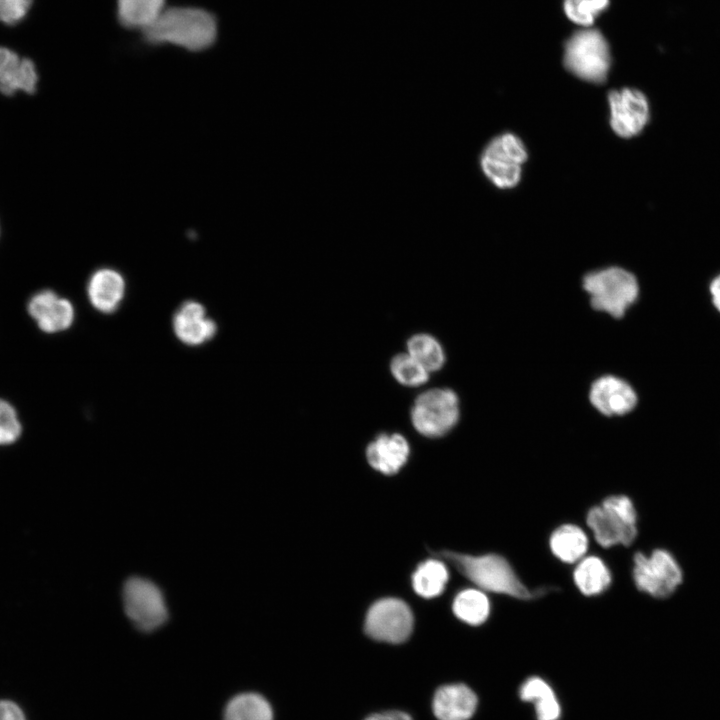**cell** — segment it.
<instances>
[{
	"label": "cell",
	"instance_id": "277c9868",
	"mask_svg": "<svg viewBox=\"0 0 720 720\" xmlns=\"http://www.w3.org/2000/svg\"><path fill=\"white\" fill-rule=\"evenodd\" d=\"M528 160V150L523 140L513 132H503L493 137L482 149L480 169L496 188L510 190L521 181L523 165Z\"/></svg>",
	"mask_w": 720,
	"mask_h": 720
},
{
	"label": "cell",
	"instance_id": "7c38bea8",
	"mask_svg": "<svg viewBox=\"0 0 720 720\" xmlns=\"http://www.w3.org/2000/svg\"><path fill=\"white\" fill-rule=\"evenodd\" d=\"M27 311L38 327L46 333L64 331L74 320L71 302L50 289L34 293L27 302Z\"/></svg>",
	"mask_w": 720,
	"mask_h": 720
},
{
	"label": "cell",
	"instance_id": "9a60e30c",
	"mask_svg": "<svg viewBox=\"0 0 720 720\" xmlns=\"http://www.w3.org/2000/svg\"><path fill=\"white\" fill-rule=\"evenodd\" d=\"M409 454V444L399 433L380 434L366 448L369 465L387 475L397 473L407 462Z\"/></svg>",
	"mask_w": 720,
	"mask_h": 720
},
{
	"label": "cell",
	"instance_id": "f546056e",
	"mask_svg": "<svg viewBox=\"0 0 720 720\" xmlns=\"http://www.w3.org/2000/svg\"><path fill=\"white\" fill-rule=\"evenodd\" d=\"M34 0H0V23L15 26L21 23L33 6Z\"/></svg>",
	"mask_w": 720,
	"mask_h": 720
},
{
	"label": "cell",
	"instance_id": "8fae6325",
	"mask_svg": "<svg viewBox=\"0 0 720 720\" xmlns=\"http://www.w3.org/2000/svg\"><path fill=\"white\" fill-rule=\"evenodd\" d=\"M364 628L374 640L401 643L411 634L413 615L409 606L396 598H384L375 602L367 612Z\"/></svg>",
	"mask_w": 720,
	"mask_h": 720
},
{
	"label": "cell",
	"instance_id": "4dcf8cb0",
	"mask_svg": "<svg viewBox=\"0 0 720 720\" xmlns=\"http://www.w3.org/2000/svg\"><path fill=\"white\" fill-rule=\"evenodd\" d=\"M0 720H25V717L17 704L8 700H1Z\"/></svg>",
	"mask_w": 720,
	"mask_h": 720
},
{
	"label": "cell",
	"instance_id": "4316f807",
	"mask_svg": "<svg viewBox=\"0 0 720 720\" xmlns=\"http://www.w3.org/2000/svg\"><path fill=\"white\" fill-rule=\"evenodd\" d=\"M393 377L402 385L416 387L429 380V372L409 353L395 355L390 362Z\"/></svg>",
	"mask_w": 720,
	"mask_h": 720
},
{
	"label": "cell",
	"instance_id": "7402d4cb",
	"mask_svg": "<svg viewBox=\"0 0 720 720\" xmlns=\"http://www.w3.org/2000/svg\"><path fill=\"white\" fill-rule=\"evenodd\" d=\"M578 590L585 596L603 593L611 584V573L604 561L597 556L582 559L573 572Z\"/></svg>",
	"mask_w": 720,
	"mask_h": 720
},
{
	"label": "cell",
	"instance_id": "d4e9b609",
	"mask_svg": "<svg viewBox=\"0 0 720 720\" xmlns=\"http://www.w3.org/2000/svg\"><path fill=\"white\" fill-rule=\"evenodd\" d=\"M454 615L469 625H481L489 617L490 601L485 593L478 589H464L452 603Z\"/></svg>",
	"mask_w": 720,
	"mask_h": 720
},
{
	"label": "cell",
	"instance_id": "d6986e66",
	"mask_svg": "<svg viewBox=\"0 0 720 720\" xmlns=\"http://www.w3.org/2000/svg\"><path fill=\"white\" fill-rule=\"evenodd\" d=\"M166 0H116L119 23L128 29L143 32L150 27L166 8Z\"/></svg>",
	"mask_w": 720,
	"mask_h": 720
},
{
	"label": "cell",
	"instance_id": "ac0fdd59",
	"mask_svg": "<svg viewBox=\"0 0 720 720\" xmlns=\"http://www.w3.org/2000/svg\"><path fill=\"white\" fill-rule=\"evenodd\" d=\"M87 292L91 304L98 311L110 313L116 310L124 296L125 281L118 271L102 268L91 275Z\"/></svg>",
	"mask_w": 720,
	"mask_h": 720
},
{
	"label": "cell",
	"instance_id": "1f68e13d",
	"mask_svg": "<svg viewBox=\"0 0 720 720\" xmlns=\"http://www.w3.org/2000/svg\"><path fill=\"white\" fill-rule=\"evenodd\" d=\"M365 720H412L410 715L401 711H387L368 716Z\"/></svg>",
	"mask_w": 720,
	"mask_h": 720
},
{
	"label": "cell",
	"instance_id": "6da1fadb",
	"mask_svg": "<svg viewBox=\"0 0 720 720\" xmlns=\"http://www.w3.org/2000/svg\"><path fill=\"white\" fill-rule=\"evenodd\" d=\"M441 560L454 566L465 578L484 591L520 600H533L549 593L552 588H528L508 560L496 553L463 554L451 550L434 552Z\"/></svg>",
	"mask_w": 720,
	"mask_h": 720
},
{
	"label": "cell",
	"instance_id": "ffe728a7",
	"mask_svg": "<svg viewBox=\"0 0 720 720\" xmlns=\"http://www.w3.org/2000/svg\"><path fill=\"white\" fill-rule=\"evenodd\" d=\"M521 700L534 705L537 720H558L561 714L559 701L551 686L542 678H528L520 687Z\"/></svg>",
	"mask_w": 720,
	"mask_h": 720
},
{
	"label": "cell",
	"instance_id": "8992f818",
	"mask_svg": "<svg viewBox=\"0 0 720 720\" xmlns=\"http://www.w3.org/2000/svg\"><path fill=\"white\" fill-rule=\"evenodd\" d=\"M564 66L577 78L594 84L606 81L611 65L608 43L596 29H583L566 42Z\"/></svg>",
	"mask_w": 720,
	"mask_h": 720
},
{
	"label": "cell",
	"instance_id": "9c48e42d",
	"mask_svg": "<svg viewBox=\"0 0 720 720\" xmlns=\"http://www.w3.org/2000/svg\"><path fill=\"white\" fill-rule=\"evenodd\" d=\"M633 580L638 590L655 598L670 596L682 582V571L676 559L664 549L650 556L637 552L633 558Z\"/></svg>",
	"mask_w": 720,
	"mask_h": 720
},
{
	"label": "cell",
	"instance_id": "e0dca14e",
	"mask_svg": "<svg viewBox=\"0 0 720 720\" xmlns=\"http://www.w3.org/2000/svg\"><path fill=\"white\" fill-rule=\"evenodd\" d=\"M176 336L188 345H200L213 338L217 332L216 323L205 317L204 307L194 301L185 302L176 312L173 320Z\"/></svg>",
	"mask_w": 720,
	"mask_h": 720
},
{
	"label": "cell",
	"instance_id": "484cf974",
	"mask_svg": "<svg viewBox=\"0 0 720 720\" xmlns=\"http://www.w3.org/2000/svg\"><path fill=\"white\" fill-rule=\"evenodd\" d=\"M408 353L429 373L440 370L445 363V353L440 342L432 335L419 333L407 341Z\"/></svg>",
	"mask_w": 720,
	"mask_h": 720
},
{
	"label": "cell",
	"instance_id": "4fadbf2b",
	"mask_svg": "<svg viewBox=\"0 0 720 720\" xmlns=\"http://www.w3.org/2000/svg\"><path fill=\"white\" fill-rule=\"evenodd\" d=\"M589 400L601 414L621 416L635 408L638 398L628 382L616 376L605 375L592 383Z\"/></svg>",
	"mask_w": 720,
	"mask_h": 720
},
{
	"label": "cell",
	"instance_id": "30bf717a",
	"mask_svg": "<svg viewBox=\"0 0 720 720\" xmlns=\"http://www.w3.org/2000/svg\"><path fill=\"white\" fill-rule=\"evenodd\" d=\"M609 125L611 130L624 139L638 136L650 119L647 96L636 88L623 87L611 90L607 95Z\"/></svg>",
	"mask_w": 720,
	"mask_h": 720
},
{
	"label": "cell",
	"instance_id": "5bb4252c",
	"mask_svg": "<svg viewBox=\"0 0 720 720\" xmlns=\"http://www.w3.org/2000/svg\"><path fill=\"white\" fill-rule=\"evenodd\" d=\"M38 73L34 62L14 50L0 46V92L11 96L18 91L35 93Z\"/></svg>",
	"mask_w": 720,
	"mask_h": 720
},
{
	"label": "cell",
	"instance_id": "d6a6232c",
	"mask_svg": "<svg viewBox=\"0 0 720 720\" xmlns=\"http://www.w3.org/2000/svg\"><path fill=\"white\" fill-rule=\"evenodd\" d=\"M710 292L714 306L720 312V275L713 279L710 285Z\"/></svg>",
	"mask_w": 720,
	"mask_h": 720
},
{
	"label": "cell",
	"instance_id": "7a4b0ae2",
	"mask_svg": "<svg viewBox=\"0 0 720 720\" xmlns=\"http://www.w3.org/2000/svg\"><path fill=\"white\" fill-rule=\"evenodd\" d=\"M217 21L209 11L197 7H166L143 37L154 45L171 44L190 52L211 47L217 38Z\"/></svg>",
	"mask_w": 720,
	"mask_h": 720
},
{
	"label": "cell",
	"instance_id": "44dd1931",
	"mask_svg": "<svg viewBox=\"0 0 720 720\" xmlns=\"http://www.w3.org/2000/svg\"><path fill=\"white\" fill-rule=\"evenodd\" d=\"M549 546L553 555L559 560L565 563H574L586 553L588 538L580 527L564 524L553 531Z\"/></svg>",
	"mask_w": 720,
	"mask_h": 720
},
{
	"label": "cell",
	"instance_id": "603a6c76",
	"mask_svg": "<svg viewBox=\"0 0 720 720\" xmlns=\"http://www.w3.org/2000/svg\"><path fill=\"white\" fill-rule=\"evenodd\" d=\"M449 580L447 566L440 558L428 559L417 566L412 574V587L423 598L439 596Z\"/></svg>",
	"mask_w": 720,
	"mask_h": 720
},
{
	"label": "cell",
	"instance_id": "5b68a950",
	"mask_svg": "<svg viewBox=\"0 0 720 720\" xmlns=\"http://www.w3.org/2000/svg\"><path fill=\"white\" fill-rule=\"evenodd\" d=\"M586 522L597 543L605 548L629 546L637 537V513L632 500L612 495L587 513Z\"/></svg>",
	"mask_w": 720,
	"mask_h": 720
},
{
	"label": "cell",
	"instance_id": "83f0119b",
	"mask_svg": "<svg viewBox=\"0 0 720 720\" xmlns=\"http://www.w3.org/2000/svg\"><path fill=\"white\" fill-rule=\"evenodd\" d=\"M608 4L609 0H564L563 7L572 22L589 26Z\"/></svg>",
	"mask_w": 720,
	"mask_h": 720
},
{
	"label": "cell",
	"instance_id": "2e32d148",
	"mask_svg": "<svg viewBox=\"0 0 720 720\" xmlns=\"http://www.w3.org/2000/svg\"><path fill=\"white\" fill-rule=\"evenodd\" d=\"M478 699L464 684H449L437 689L433 712L438 720H469L476 711Z\"/></svg>",
	"mask_w": 720,
	"mask_h": 720
},
{
	"label": "cell",
	"instance_id": "f1b7e54d",
	"mask_svg": "<svg viewBox=\"0 0 720 720\" xmlns=\"http://www.w3.org/2000/svg\"><path fill=\"white\" fill-rule=\"evenodd\" d=\"M22 425L14 406L0 399V445H9L18 440Z\"/></svg>",
	"mask_w": 720,
	"mask_h": 720
},
{
	"label": "cell",
	"instance_id": "cb8c5ba5",
	"mask_svg": "<svg viewBox=\"0 0 720 720\" xmlns=\"http://www.w3.org/2000/svg\"><path fill=\"white\" fill-rule=\"evenodd\" d=\"M223 720H273V710L262 695L244 692L227 702Z\"/></svg>",
	"mask_w": 720,
	"mask_h": 720
},
{
	"label": "cell",
	"instance_id": "3957f363",
	"mask_svg": "<svg viewBox=\"0 0 720 720\" xmlns=\"http://www.w3.org/2000/svg\"><path fill=\"white\" fill-rule=\"evenodd\" d=\"M583 288L589 294L591 306L595 310L606 312L614 318L623 317L639 295L636 277L617 266L587 273L583 278Z\"/></svg>",
	"mask_w": 720,
	"mask_h": 720
},
{
	"label": "cell",
	"instance_id": "52a82bcc",
	"mask_svg": "<svg viewBox=\"0 0 720 720\" xmlns=\"http://www.w3.org/2000/svg\"><path fill=\"white\" fill-rule=\"evenodd\" d=\"M459 419V399L449 388H433L419 394L411 409L413 427L423 436L447 434Z\"/></svg>",
	"mask_w": 720,
	"mask_h": 720
},
{
	"label": "cell",
	"instance_id": "ba28073f",
	"mask_svg": "<svg viewBox=\"0 0 720 720\" xmlns=\"http://www.w3.org/2000/svg\"><path fill=\"white\" fill-rule=\"evenodd\" d=\"M122 601L126 616L142 632H152L168 620L161 589L146 578H128L122 588Z\"/></svg>",
	"mask_w": 720,
	"mask_h": 720
}]
</instances>
